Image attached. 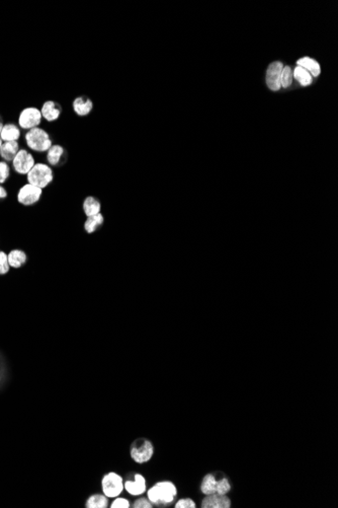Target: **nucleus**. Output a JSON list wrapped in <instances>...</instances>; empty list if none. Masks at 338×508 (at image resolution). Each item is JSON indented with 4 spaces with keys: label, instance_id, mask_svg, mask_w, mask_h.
Segmentation results:
<instances>
[{
    "label": "nucleus",
    "instance_id": "nucleus-1",
    "mask_svg": "<svg viewBox=\"0 0 338 508\" xmlns=\"http://www.w3.org/2000/svg\"><path fill=\"white\" fill-rule=\"evenodd\" d=\"M147 498L153 505L167 506L174 502L177 496L176 485L169 480L158 481L156 484L147 489Z\"/></svg>",
    "mask_w": 338,
    "mask_h": 508
},
{
    "label": "nucleus",
    "instance_id": "nucleus-2",
    "mask_svg": "<svg viewBox=\"0 0 338 508\" xmlns=\"http://www.w3.org/2000/svg\"><path fill=\"white\" fill-rule=\"evenodd\" d=\"M154 453V445L148 438L136 439L130 448V456L138 465H144L150 461Z\"/></svg>",
    "mask_w": 338,
    "mask_h": 508
},
{
    "label": "nucleus",
    "instance_id": "nucleus-3",
    "mask_svg": "<svg viewBox=\"0 0 338 508\" xmlns=\"http://www.w3.org/2000/svg\"><path fill=\"white\" fill-rule=\"evenodd\" d=\"M25 139L27 145L31 149L38 152L48 151L49 148L52 146V140L49 136V133L39 127L29 130L25 135Z\"/></svg>",
    "mask_w": 338,
    "mask_h": 508
},
{
    "label": "nucleus",
    "instance_id": "nucleus-4",
    "mask_svg": "<svg viewBox=\"0 0 338 508\" xmlns=\"http://www.w3.org/2000/svg\"><path fill=\"white\" fill-rule=\"evenodd\" d=\"M124 478L116 472H109L102 479V491L110 499L120 496L125 491Z\"/></svg>",
    "mask_w": 338,
    "mask_h": 508
},
{
    "label": "nucleus",
    "instance_id": "nucleus-5",
    "mask_svg": "<svg viewBox=\"0 0 338 508\" xmlns=\"http://www.w3.org/2000/svg\"><path fill=\"white\" fill-rule=\"evenodd\" d=\"M29 184L34 185L42 190L53 181V170L45 164H36L27 174Z\"/></svg>",
    "mask_w": 338,
    "mask_h": 508
},
{
    "label": "nucleus",
    "instance_id": "nucleus-6",
    "mask_svg": "<svg viewBox=\"0 0 338 508\" xmlns=\"http://www.w3.org/2000/svg\"><path fill=\"white\" fill-rule=\"evenodd\" d=\"M124 486H125V491L131 496L138 497L146 493L148 487H147V480L145 476H143L141 473H134L132 478H129L124 481Z\"/></svg>",
    "mask_w": 338,
    "mask_h": 508
},
{
    "label": "nucleus",
    "instance_id": "nucleus-7",
    "mask_svg": "<svg viewBox=\"0 0 338 508\" xmlns=\"http://www.w3.org/2000/svg\"><path fill=\"white\" fill-rule=\"evenodd\" d=\"M43 194V190L31 184H26L22 186L17 194V201L25 206H32L40 201Z\"/></svg>",
    "mask_w": 338,
    "mask_h": 508
},
{
    "label": "nucleus",
    "instance_id": "nucleus-8",
    "mask_svg": "<svg viewBox=\"0 0 338 508\" xmlns=\"http://www.w3.org/2000/svg\"><path fill=\"white\" fill-rule=\"evenodd\" d=\"M42 113L37 108H27L21 111L18 118V125L22 129L31 130L38 127L42 121Z\"/></svg>",
    "mask_w": 338,
    "mask_h": 508
},
{
    "label": "nucleus",
    "instance_id": "nucleus-9",
    "mask_svg": "<svg viewBox=\"0 0 338 508\" xmlns=\"http://www.w3.org/2000/svg\"><path fill=\"white\" fill-rule=\"evenodd\" d=\"M35 165V159L26 149H19L12 161L13 169L19 174H28Z\"/></svg>",
    "mask_w": 338,
    "mask_h": 508
},
{
    "label": "nucleus",
    "instance_id": "nucleus-10",
    "mask_svg": "<svg viewBox=\"0 0 338 508\" xmlns=\"http://www.w3.org/2000/svg\"><path fill=\"white\" fill-rule=\"evenodd\" d=\"M283 68L281 62H273L267 70V83L272 91H279L281 86V75Z\"/></svg>",
    "mask_w": 338,
    "mask_h": 508
},
{
    "label": "nucleus",
    "instance_id": "nucleus-11",
    "mask_svg": "<svg viewBox=\"0 0 338 508\" xmlns=\"http://www.w3.org/2000/svg\"><path fill=\"white\" fill-rule=\"evenodd\" d=\"M201 505L203 508H230L232 501L228 495L211 494L205 496Z\"/></svg>",
    "mask_w": 338,
    "mask_h": 508
},
{
    "label": "nucleus",
    "instance_id": "nucleus-12",
    "mask_svg": "<svg viewBox=\"0 0 338 508\" xmlns=\"http://www.w3.org/2000/svg\"><path fill=\"white\" fill-rule=\"evenodd\" d=\"M218 478H219V472L208 473L207 475L204 476V478L202 479V482H201L200 489H201V492L205 496L217 493Z\"/></svg>",
    "mask_w": 338,
    "mask_h": 508
},
{
    "label": "nucleus",
    "instance_id": "nucleus-13",
    "mask_svg": "<svg viewBox=\"0 0 338 508\" xmlns=\"http://www.w3.org/2000/svg\"><path fill=\"white\" fill-rule=\"evenodd\" d=\"M19 151V144L17 141H5L0 148V157L4 162H12L17 152Z\"/></svg>",
    "mask_w": 338,
    "mask_h": 508
},
{
    "label": "nucleus",
    "instance_id": "nucleus-14",
    "mask_svg": "<svg viewBox=\"0 0 338 508\" xmlns=\"http://www.w3.org/2000/svg\"><path fill=\"white\" fill-rule=\"evenodd\" d=\"M92 102L85 97H78L73 101L74 112L81 117L89 115L92 110Z\"/></svg>",
    "mask_w": 338,
    "mask_h": 508
},
{
    "label": "nucleus",
    "instance_id": "nucleus-15",
    "mask_svg": "<svg viewBox=\"0 0 338 508\" xmlns=\"http://www.w3.org/2000/svg\"><path fill=\"white\" fill-rule=\"evenodd\" d=\"M41 113L42 117L45 118L47 121L49 122L55 121L61 114V106L53 101H47L43 105Z\"/></svg>",
    "mask_w": 338,
    "mask_h": 508
},
{
    "label": "nucleus",
    "instance_id": "nucleus-16",
    "mask_svg": "<svg viewBox=\"0 0 338 508\" xmlns=\"http://www.w3.org/2000/svg\"><path fill=\"white\" fill-rule=\"evenodd\" d=\"M110 506V498L104 493H94L85 501L86 508H108Z\"/></svg>",
    "mask_w": 338,
    "mask_h": 508
},
{
    "label": "nucleus",
    "instance_id": "nucleus-17",
    "mask_svg": "<svg viewBox=\"0 0 338 508\" xmlns=\"http://www.w3.org/2000/svg\"><path fill=\"white\" fill-rule=\"evenodd\" d=\"M8 264L11 268H20L27 263V254L21 250H12L7 254Z\"/></svg>",
    "mask_w": 338,
    "mask_h": 508
},
{
    "label": "nucleus",
    "instance_id": "nucleus-18",
    "mask_svg": "<svg viewBox=\"0 0 338 508\" xmlns=\"http://www.w3.org/2000/svg\"><path fill=\"white\" fill-rule=\"evenodd\" d=\"M2 141H17L20 137V130L14 124H6L3 126L0 133Z\"/></svg>",
    "mask_w": 338,
    "mask_h": 508
},
{
    "label": "nucleus",
    "instance_id": "nucleus-19",
    "mask_svg": "<svg viewBox=\"0 0 338 508\" xmlns=\"http://www.w3.org/2000/svg\"><path fill=\"white\" fill-rule=\"evenodd\" d=\"M101 202L96 198L89 196L83 202V211L87 217L96 215L101 213Z\"/></svg>",
    "mask_w": 338,
    "mask_h": 508
},
{
    "label": "nucleus",
    "instance_id": "nucleus-20",
    "mask_svg": "<svg viewBox=\"0 0 338 508\" xmlns=\"http://www.w3.org/2000/svg\"><path fill=\"white\" fill-rule=\"evenodd\" d=\"M298 66L307 70L311 76H318L320 74V65L319 63L309 57H304L298 61Z\"/></svg>",
    "mask_w": 338,
    "mask_h": 508
},
{
    "label": "nucleus",
    "instance_id": "nucleus-21",
    "mask_svg": "<svg viewBox=\"0 0 338 508\" xmlns=\"http://www.w3.org/2000/svg\"><path fill=\"white\" fill-rule=\"evenodd\" d=\"M64 154V148L61 145H52L47 151V162L50 166L59 165Z\"/></svg>",
    "mask_w": 338,
    "mask_h": 508
},
{
    "label": "nucleus",
    "instance_id": "nucleus-22",
    "mask_svg": "<svg viewBox=\"0 0 338 508\" xmlns=\"http://www.w3.org/2000/svg\"><path fill=\"white\" fill-rule=\"evenodd\" d=\"M104 220H105L104 216L101 213L87 217V219L84 224V228H85L86 232L87 233H93L94 231H96L100 226H103Z\"/></svg>",
    "mask_w": 338,
    "mask_h": 508
},
{
    "label": "nucleus",
    "instance_id": "nucleus-23",
    "mask_svg": "<svg viewBox=\"0 0 338 508\" xmlns=\"http://www.w3.org/2000/svg\"><path fill=\"white\" fill-rule=\"evenodd\" d=\"M293 77H295L304 86H307L312 82L311 74L307 70H305L304 68H302L300 66L296 67V69L293 73Z\"/></svg>",
    "mask_w": 338,
    "mask_h": 508
},
{
    "label": "nucleus",
    "instance_id": "nucleus-24",
    "mask_svg": "<svg viewBox=\"0 0 338 508\" xmlns=\"http://www.w3.org/2000/svg\"><path fill=\"white\" fill-rule=\"evenodd\" d=\"M231 483L228 477L224 473L219 472V478H218V485H217V493L220 495H228V493L231 491Z\"/></svg>",
    "mask_w": 338,
    "mask_h": 508
},
{
    "label": "nucleus",
    "instance_id": "nucleus-25",
    "mask_svg": "<svg viewBox=\"0 0 338 508\" xmlns=\"http://www.w3.org/2000/svg\"><path fill=\"white\" fill-rule=\"evenodd\" d=\"M293 81V71L289 66H284L282 68L281 75V86L288 87Z\"/></svg>",
    "mask_w": 338,
    "mask_h": 508
},
{
    "label": "nucleus",
    "instance_id": "nucleus-26",
    "mask_svg": "<svg viewBox=\"0 0 338 508\" xmlns=\"http://www.w3.org/2000/svg\"><path fill=\"white\" fill-rule=\"evenodd\" d=\"M109 507L130 508L132 507V503H131V501L128 498L122 497V496H117V497L113 498V501L110 503V506Z\"/></svg>",
    "mask_w": 338,
    "mask_h": 508
},
{
    "label": "nucleus",
    "instance_id": "nucleus-27",
    "mask_svg": "<svg viewBox=\"0 0 338 508\" xmlns=\"http://www.w3.org/2000/svg\"><path fill=\"white\" fill-rule=\"evenodd\" d=\"M10 266L8 264L7 254L4 252H0V275H5L9 272Z\"/></svg>",
    "mask_w": 338,
    "mask_h": 508
},
{
    "label": "nucleus",
    "instance_id": "nucleus-28",
    "mask_svg": "<svg viewBox=\"0 0 338 508\" xmlns=\"http://www.w3.org/2000/svg\"><path fill=\"white\" fill-rule=\"evenodd\" d=\"M174 507L175 508H196L197 507V503L195 502V500H192L191 498L189 497H184V498H181L179 500H177L174 504Z\"/></svg>",
    "mask_w": 338,
    "mask_h": 508
},
{
    "label": "nucleus",
    "instance_id": "nucleus-29",
    "mask_svg": "<svg viewBox=\"0 0 338 508\" xmlns=\"http://www.w3.org/2000/svg\"><path fill=\"white\" fill-rule=\"evenodd\" d=\"M10 174V168L6 162H0V185L5 183Z\"/></svg>",
    "mask_w": 338,
    "mask_h": 508
},
{
    "label": "nucleus",
    "instance_id": "nucleus-30",
    "mask_svg": "<svg viewBox=\"0 0 338 508\" xmlns=\"http://www.w3.org/2000/svg\"><path fill=\"white\" fill-rule=\"evenodd\" d=\"M154 506L151 501L147 497H140L137 498L134 503L132 504V507L134 508H152Z\"/></svg>",
    "mask_w": 338,
    "mask_h": 508
},
{
    "label": "nucleus",
    "instance_id": "nucleus-31",
    "mask_svg": "<svg viewBox=\"0 0 338 508\" xmlns=\"http://www.w3.org/2000/svg\"><path fill=\"white\" fill-rule=\"evenodd\" d=\"M7 197V192L6 190L0 185V199H4Z\"/></svg>",
    "mask_w": 338,
    "mask_h": 508
},
{
    "label": "nucleus",
    "instance_id": "nucleus-32",
    "mask_svg": "<svg viewBox=\"0 0 338 508\" xmlns=\"http://www.w3.org/2000/svg\"><path fill=\"white\" fill-rule=\"evenodd\" d=\"M3 126H4V125H3V123H2V121H1V119H0V133H1V131H2Z\"/></svg>",
    "mask_w": 338,
    "mask_h": 508
},
{
    "label": "nucleus",
    "instance_id": "nucleus-33",
    "mask_svg": "<svg viewBox=\"0 0 338 508\" xmlns=\"http://www.w3.org/2000/svg\"><path fill=\"white\" fill-rule=\"evenodd\" d=\"M2 144H3V141H2V139H1V137H0V148H1Z\"/></svg>",
    "mask_w": 338,
    "mask_h": 508
}]
</instances>
